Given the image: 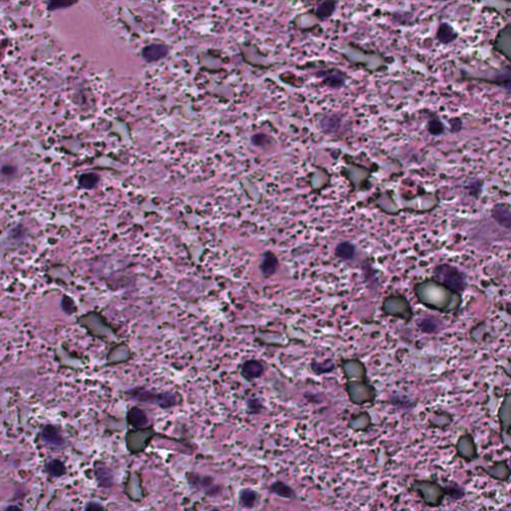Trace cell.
<instances>
[{
	"instance_id": "1",
	"label": "cell",
	"mask_w": 511,
	"mask_h": 511,
	"mask_svg": "<svg viewBox=\"0 0 511 511\" xmlns=\"http://www.w3.org/2000/svg\"><path fill=\"white\" fill-rule=\"evenodd\" d=\"M418 300L426 308L441 313L456 312L461 305V298L441 283H422L416 287Z\"/></svg>"
},
{
	"instance_id": "2",
	"label": "cell",
	"mask_w": 511,
	"mask_h": 511,
	"mask_svg": "<svg viewBox=\"0 0 511 511\" xmlns=\"http://www.w3.org/2000/svg\"><path fill=\"white\" fill-rule=\"evenodd\" d=\"M130 400L157 405L162 410H169L179 405L181 395L173 392H155L142 387L130 389L126 392Z\"/></svg>"
},
{
	"instance_id": "3",
	"label": "cell",
	"mask_w": 511,
	"mask_h": 511,
	"mask_svg": "<svg viewBox=\"0 0 511 511\" xmlns=\"http://www.w3.org/2000/svg\"><path fill=\"white\" fill-rule=\"evenodd\" d=\"M412 488L428 507L441 506L446 496V488L433 480H416L412 483Z\"/></svg>"
},
{
	"instance_id": "4",
	"label": "cell",
	"mask_w": 511,
	"mask_h": 511,
	"mask_svg": "<svg viewBox=\"0 0 511 511\" xmlns=\"http://www.w3.org/2000/svg\"><path fill=\"white\" fill-rule=\"evenodd\" d=\"M349 400L355 405L372 403L376 398V390L367 379H350L346 384Z\"/></svg>"
},
{
	"instance_id": "5",
	"label": "cell",
	"mask_w": 511,
	"mask_h": 511,
	"mask_svg": "<svg viewBox=\"0 0 511 511\" xmlns=\"http://www.w3.org/2000/svg\"><path fill=\"white\" fill-rule=\"evenodd\" d=\"M435 275L438 280L454 293L464 292L466 288L465 277L456 268L449 265H441L437 267Z\"/></svg>"
},
{
	"instance_id": "6",
	"label": "cell",
	"mask_w": 511,
	"mask_h": 511,
	"mask_svg": "<svg viewBox=\"0 0 511 511\" xmlns=\"http://www.w3.org/2000/svg\"><path fill=\"white\" fill-rule=\"evenodd\" d=\"M382 311L387 316L400 319L405 323H410L414 318L410 302L401 296H392L386 299L382 303Z\"/></svg>"
},
{
	"instance_id": "7",
	"label": "cell",
	"mask_w": 511,
	"mask_h": 511,
	"mask_svg": "<svg viewBox=\"0 0 511 511\" xmlns=\"http://www.w3.org/2000/svg\"><path fill=\"white\" fill-rule=\"evenodd\" d=\"M187 477L189 483L192 487L203 491L207 495L214 496L220 494L221 492V488L215 483L214 478L211 476L190 472L187 474Z\"/></svg>"
},
{
	"instance_id": "8",
	"label": "cell",
	"mask_w": 511,
	"mask_h": 511,
	"mask_svg": "<svg viewBox=\"0 0 511 511\" xmlns=\"http://www.w3.org/2000/svg\"><path fill=\"white\" fill-rule=\"evenodd\" d=\"M457 455L465 459V462L470 463L478 457L476 443L473 440V437L469 433L463 435L455 445Z\"/></svg>"
},
{
	"instance_id": "9",
	"label": "cell",
	"mask_w": 511,
	"mask_h": 511,
	"mask_svg": "<svg viewBox=\"0 0 511 511\" xmlns=\"http://www.w3.org/2000/svg\"><path fill=\"white\" fill-rule=\"evenodd\" d=\"M342 370L348 380L367 379L368 371L365 364L359 359H348L342 361Z\"/></svg>"
},
{
	"instance_id": "10",
	"label": "cell",
	"mask_w": 511,
	"mask_h": 511,
	"mask_svg": "<svg viewBox=\"0 0 511 511\" xmlns=\"http://www.w3.org/2000/svg\"><path fill=\"white\" fill-rule=\"evenodd\" d=\"M498 419L500 424L501 433H505L509 438L511 425V397L510 394H506L500 407L498 410Z\"/></svg>"
},
{
	"instance_id": "11",
	"label": "cell",
	"mask_w": 511,
	"mask_h": 511,
	"mask_svg": "<svg viewBox=\"0 0 511 511\" xmlns=\"http://www.w3.org/2000/svg\"><path fill=\"white\" fill-rule=\"evenodd\" d=\"M418 329L425 335H436L439 334L443 328V323L441 319L433 316H423L417 320Z\"/></svg>"
},
{
	"instance_id": "12",
	"label": "cell",
	"mask_w": 511,
	"mask_h": 511,
	"mask_svg": "<svg viewBox=\"0 0 511 511\" xmlns=\"http://www.w3.org/2000/svg\"><path fill=\"white\" fill-rule=\"evenodd\" d=\"M484 471L490 477L498 481H508L510 478V467L505 461H499L491 466L484 468Z\"/></svg>"
},
{
	"instance_id": "13",
	"label": "cell",
	"mask_w": 511,
	"mask_h": 511,
	"mask_svg": "<svg viewBox=\"0 0 511 511\" xmlns=\"http://www.w3.org/2000/svg\"><path fill=\"white\" fill-rule=\"evenodd\" d=\"M127 421L129 425L137 429H143L150 425V419L147 414L138 406H134L129 410L127 414Z\"/></svg>"
},
{
	"instance_id": "14",
	"label": "cell",
	"mask_w": 511,
	"mask_h": 511,
	"mask_svg": "<svg viewBox=\"0 0 511 511\" xmlns=\"http://www.w3.org/2000/svg\"><path fill=\"white\" fill-rule=\"evenodd\" d=\"M168 54V47L164 44H150L144 47L142 50V57L145 61L151 63L159 61Z\"/></svg>"
},
{
	"instance_id": "15",
	"label": "cell",
	"mask_w": 511,
	"mask_h": 511,
	"mask_svg": "<svg viewBox=\"0 0 511 511\" xmlns=\"http://www.w3.org/2000/svg\"><path fill=\"white\" fill-rule=\"evenodd\" d=\"M241 372L245 378L253 380L260 378L264 374L265 368L263 364L258 360H248L243 364Z\"/></svg>"
},
{
	"instance_id": "16",
	"label": "cell",
	"mask_w": 511,
	"mask_h": 511,
	"mask_svg": "<svg viewBox=\"0 0 511 511\" xmlns=\"http://www.w3.org/2000/svg\"><path fill=\"white\" fill-rule=\"evenodd\" d=\"M372 425V418L370 414L366 412L349 418V427L354 431H367Z\"/></svg>"
},
{
	"instance_id": "17",
	"label": "cell",
	"mask_w": 511,
	"mask_h": 511,
	"mask_svg": "<svg viewBox=\"0 0 511 511\" xmlns=\"http://www.w3.org/2000/svg\"><path fill=\"white\" fill-rule=\"evenodd\" d=\"M259 493L254 489L244 488L239 493V504L242 508L252 509L258 504Z\"/></svg>"
},
{
	"instance_id": "18",
	"label": "cell",
	"mask_w": 511,
	"mask_h": 511,
	"mask_svg": "<svg viewBox=\"0 0 511 511\" xmlns=\"http://www.w3.org/2000/svg\"><path fill=\"white\" fill-rule=\"evenodd\" d=\"M493 219L502 227L509 229L511 227V215L509 207L504 204H499L492 210Z\"/></svg>"
},
{
	"instance_id": "19",
	"label": "cell",
	"mask_w": 511,
	"mask_h": 511,
	"mask_svg": "<svg viewBox=\"0 0 511 511\" xmlns=\"http://www.w3.org/2000/svg\"><path fill=\"white\" fill-rule=\"evenodd\" d=\"M95 475L102 488H110L113 486V473L106 465H96L95 466Z\"/></svg>"
},
{
	"instance_id": "20",
	"label": "cell",
	"mask_w": 511,
	"mask_h": 511,
	"mask_svg": "<svg viewBox=\"0 0 511 511\" xmlns=\"http://www.w3.org/2000/svg\"><path fill=\"white\" fill-rule=\"evenodd\" d=\"M269 490L277 496L285 499H295L297 497L296 491L283 481H275L270 486Z\"/></svg>"
},
{
	"instance_id": "21",
	"label": "cell",
	"mask_w": 511,
	"mask_h": 511,
	"mask_svg": "<svg viewBox=\"0 0 511 511\" xmlns=\"http://www.w3.org/2000/svg\"><path fill=\"white\" fill-rule=\"evenodd\" d=\"M335 369H336V364L330 359L325 360L324 362H318L314 360L311 363V370L317 375L330 373L335 371Z\"/></svg>"
},
{
	"instance_id": "22",
	"label": "cell",
	"mask_w": 511,
	"mask_h": 511,
	"mask_svg": "<svg viewBox=\"0 0 511 511\" xmlns=\"http://www.w3.org/2000/svg\"><path fill=\"white\" fill-rule=\"evenodd\" d=\"M336 255L338 256L339 258H341L342 260L349 261V260H352L355 255V249L351 244H349L348 242L341 243L336 249Z\"/></svg>"
},
{
	"instance_id": "23",
	"label": "cell",
	"mask_w": 511,
	"mask_h": 511,
	"mask_svg": "<svg viewBox=\"0 0 511 511\" xmlns=\"http://www.w3.org/2000/svg\"><path fill=\"white\" fill-rule=\"evenodd\" d=\"M42 438L44 439L45 442L50 443V444H53V445H61L63 443L62 438L57 432V430L52 426H46L43 429Z\"/></svg>"
},
{
	"instance_id": "24",
	"label": "cell",
	"mask_w": 511,
	"mask_h": 511,
	"mask_svg": "<svg viewBox=\"0 0 511 511\" xmlns=\"http://www.w3.org/2000/svg\"><path fill=\"white\" fill-rule=\"evenodd\" d=\"M78 0H47V10L50 12L69 8L76 4Z\"/></svg>"
},
{
	"instance_id": "25",
	"label": "cell",
	"mask_w": 511,
	"mask_h": 511,
	"mask_svg": "<svg viewBox=\"0 0 511 511\" xmlns=\"http://www.w3.org/2000/svg\"><path fill=\"white\" fill-rule=\"evenodd\" d=\"M438 37L442 43H448L455 38V34L452 28L447 23H442L438 32Z\"/></svg>"
},
{
	"instance_id": "26",
	"label": "cell",
	"mask_w": 511,
	"mask_h": 511,
	"mask_svg": "<svg viewBox=\"0 0 511 511\" xmlns=\"http://www.w3.org/2000/svg\"><path fill=\"white\" fill-rule=\"evenodd\" d=\"M340 119L335 115L326 116L322 121V128L325 133H335L340 127Z\"/></svg>"
},
{
	"instance_id": "27",
	"label": "cell",
	"mask_w": 511,
	"mask_h": 511,
	"mask_svg": "<svg viewBox=\"0 0 511 511\" xmlns=\"http://www.w3.org/2000/svg\"><path fill=\"white\" fill-rule=\"evenodd\" d=\"M390 402L395 407H398V408L404 410V411L412 410L415 406V402L411 401L408 398H405V397H402V396H399V395H397V396L393 395L390 398Z\"/></svg>"
},
{
	"instance_id": "28",
	"label": "cell",
	"mask_w": 511,
	"mask_h": 511,
	"mask_svg": "<svg viewBox=\"0 0 511 511\" xmlns=\"http://www.w3.org/2000/svg\"><path fill=\"white\" fill-rule=\"evenodd\" d=\"M445 488H446V496L450 497L452 500H461L465 496L464 488H462L456 483L453 486L445 487Z\"/></svg>"
},
{
	"instance_id": "29",
	"label": "cell",
	"mask_w": 511,
	"mask_h": 511,
	"mask_svg": "<svg viewBox=\"0 0 511 511\" xmlns=\"http://www.w3.org/2000/svg\"><path fill=\"white\" fill-rule=\"evenodd\" d=\"M48 473L51 476H61L65 472V466L60 461H52L47 467Z\"/></svg>"
},
{
	"instance_id": "30",
	"label": "cell",
	"mask_w": 511,
	"mask_h": 511,
	"mask_svg": "<svg viewBox=\"0 0 511 511\" xmlns=\"http://www.w3.org/2000/svg\"><path fill=\"white\" fill-rule=\"evenodd\" d=\"M263 408L264 405L259 398H249L247 400V411L250 415H259Z\"/></svg>"
},
{
	"instance_id": "31",
	"label": "cell",
	"mask_w": 511,
	"mask_h": 511,
	"mask_svg": "<svg viewBox=\"0 0 511 511\" xmlns=\"http://www.w3.org/2000/svg\"><path fill=\"white\" fill-rule=\"evenodd\" d=\"M334 10V2L333 1H325V3L319 8L318 14L323 18V17H328V15L333 12Z\"/></svg>"
},
{
	"instance_id": "32",
	"label": "cell",
	"mask_w": 511,
	"mask_h": 511,
	"mask_svg": "<svg viewBox=\"0 0 511 511\" xmlns=\"http://www.w3.org/2000/svg\"><path fill=\"white\" fill-rule=\"evenodd\" d=\"M429 131L432 134H440V133H442V123L439 122V121H432V122H430V124H429Z\"/></svg>"
},
{
	"instance_id": "33",
	"label": "cell",
	"mask_w": 511,
	"mask_h": 511,
	"mask_svg": "<svg viewBox=\"0 0 511 511\" xmlns=\"http://www.w3.org/2000/svg\"><path fill=\"white\" fill-rule=\"evenodd\" d=\"M95 508L102 509V508H103V506H101V505H93V506H92V505H88V506L86 507V509H95Z\"/></svg>"
}]
</instances>
